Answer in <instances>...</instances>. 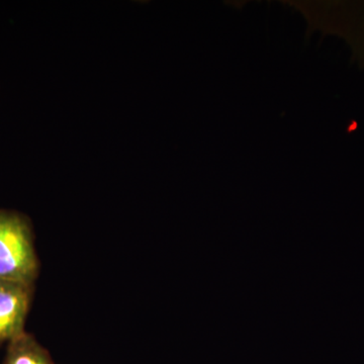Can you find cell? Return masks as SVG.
<instances>
[{
	"instance_id": "cell-1",
	"label": "cell",
	"mask_w": 364,
	"mask_h": 364,
	"mask_svg": "<svg viewBox=\"0 0 364 364\" xmlns=\"http://www.w3.org/2000/svg\"><path fill=\"white\" fill-rule=\"evenodd\" d=\"M38 275L32 223L21 213L0 208V279L33 287Z\"/></svg>"
},
{
	"instance_id": "cell-2",
	"label": "cell",
	"mask_w": 364,
	"mask_h": 364,
	"mask_svg": "<svg viewBox=\"0 0 364 364\" xmlns=\"http://www.w3.org/2000/svg\"><path fill=\"white\" fill-rule=\"evenodd\" d=\"M318 14L320 28L346 41L352 60L364 67V1L325 2Z\"/></svg>"
},
{
	"instance_id": "cell-3",
	"label": "cell",
	"mask_w": 364,
	"mask_h": 364,
	"mask_svg": "<svg viewBox=\"0 0 364 364\" xmlns=\"http://www.w3.org/2000/svg\"><path fill=\"white\" fill-rule=\"evenodd\" d=\"M33 287L0 279V344L25 332Z\"/></svg>"
},
{
	"instance_id": "cell-4",
	"label": "cell",
	"mask_w": 364,
	"mask_h": 364,
	"mask_svg": "<svg viewBox=\"0 0 364 364\" xmlns=\"http://www.w3.org/2000/svg\"><path fill=\"white\" fill-rule=\"evenodd\" d=\"M4 364H54L49 352L26 331L7 343Z\"/></svg>"
}]
</instances>
